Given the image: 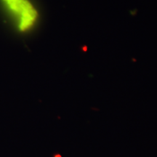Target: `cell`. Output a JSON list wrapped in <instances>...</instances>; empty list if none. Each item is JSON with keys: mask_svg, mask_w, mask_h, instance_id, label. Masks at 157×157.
I'll list each match as a JSON object with an SVG mask.
<instances>
[{"mask_svg": "<svg viewBox=\"0 0 157 157\" xmlns=\"http://www.w3.org/2000/svg\"><path fill=\"white\" fill-rule=\"evenodd\" d=\"M7 8L17 20L21 31H26L36 23L38 13L28 0H2Z\"/></svg>", "mask_w": 157, "mask_h": 157, "instance_id": "1", "label": "cell"}]
</instances>
